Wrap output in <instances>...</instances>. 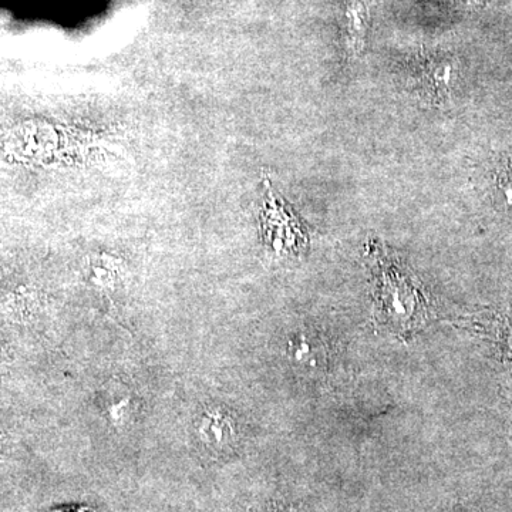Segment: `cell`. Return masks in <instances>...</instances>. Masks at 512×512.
<instances>
[{
  "mask_svg": "<svg viewBox=\"0 0 512 512\" xmlns=\"http://www.w3.org/2000/svg\"><path fill=\"white\" fill-rule=\"evenodd\" d=\"M375 299L382 322L396 332L406 335L426 322V299L416 281L386 259L379 261Z\"/></svg>",
  "mask_w": 512,
  "mask_h": 512,
  "instance_id": "6da1fadb",
  "label": "cell"
},
{
  "mask_svg": "<svg viewBox=\"0 0 512 512\" xmlns=\"http://www.w3.org/2000/svg\"><path fill=\"white\" fill-rule=\"evenodd\" d=\"M266 184L265 210L262 212V224L266 232V241L271 242L278 252L285 248H299L305 241L301 224L286 210L284 202L279 200L272 191L271 185Z\"/></svg>",
  "mask_w": 512,
  "mask_h": 512,
  "instance_id": "7a4b0ae2",
  "label": "cell"
},
{
  "mask_svg": "<svg viewBox=\"0 0 512 512\" xmlns=\"http://www.w3.org/2000/svg\"><path fill=\"white\" fill-rule=\"evenodd\" d=\"M457 66L453 57L430 55L421 59L416 69V83L421 96L430 103L441 104L450 100L456 82Z\"/></svg>",
  "mask_w": 512,
  "mask_h": 512,
  "instance_id": "3957f363",
  "label": "cell"
},
{
  "mask_svg": "<svg viewBox=\"0 0 512 512\" xmlns=\"http://www.w3.org/2000/svg\"><path fill=\"white\" fill-rule=\"evenodd\" d=\"M346 40L352 52H362L365 47L367 28H369V9L363 0H350L346 8Z\"/></svg>",
  "mask_w": 512,
  "mask_h": 512,
  "instance_id": "277c9868",
  "label": "cell"
},
{
  "mask_svg": "<svg viewBox=\"0 0 512 512\" xmlns=\"http://www.w3.org/2000/svg\"><path fill=\"white\" fill-rule=\"evenodd\" d=\"M202 421H204L201 426L202 437L211 443H224L229 437L234 436L231 420L224 414L210 413Z\"/></svg>",
  "mask_w": 512,
  "mask_h": 512,
  "instance_id": "5b68a950",
  "label": "cell"
},
{
  "mask_svg": "<svg viewBox=\"0 0 512 512\" xmlns=\"http://www.w3.org/2000/svg\"><path fill=\"white\" fill-rule=\"evenodd\" d=\"M508 330H511L510 335L507 336V348L512 352V323L510 326H508Z\"/></svg>",
  "mask_w": 512,
  "mask_h": 512,
  "instance_id": "8992f818",
  "label": "cell"
},
{
  "mask_svg": "<svg viewBox=\"0 0 512 512\" xmlns=\"http://www.w3.org/2000/svg\"><path fill=\"white\" fill-rule=\"evenodd\" d=\"M464 2L468 3V5H481V3H484V0H464Z\"/></svg>",
  "mask_w": 512,
  "mask_h": 512,
  "instance_id": "52a82bcc",
  "label": "cell"
}]
</instances>
